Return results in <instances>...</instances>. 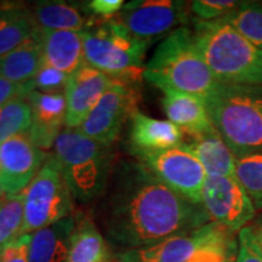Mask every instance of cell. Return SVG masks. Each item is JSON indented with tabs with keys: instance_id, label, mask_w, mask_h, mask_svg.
<instances>
[{
	"instance_id": "cell-23",
	"label": "cell",
	"mask_w": 262,
	"mask_h": 262,
	"mask_svg": "<svg viewBox=\"0 0 262 262\" xmlns=\"http://www.w3.org/2000/svg\"><path fill=\"white\" fill-rule=\"evenodd\" d=\"M35 29L81 32L86 22L77 6L64 2H38L29 5Z\"/></svg>"
},
{
	"instance_id": "cell-31",
	"label": "cell",
	"mask_w": 262,
	"mask_h": 262,
	"mask_svg": "<svg viewBox=\"0 0 262 262\" xmlns=\"http://www.w3.org/2000/svg\"><path fill=\"white\" fill-rule=\"evenodd\" d=\"M31 234H25L0 251V262H29Z\"/></svg>"
},
{
	"instance_id": "cell-18",
	"label": "cell",
	"mask_w": 262,
	"mask_h": 262,
	"mask_svg": "<svg viewBox=\"0 0 262 262\" xmlns=\"http://www.w3.org/2000/svg\"><path fill=\"white\" fill-rule=\"evenodd\" d=\"M130 119V140L136 153L160 152L182 143L183 133L169 120L156 119L139 111Z\"/></svg>"
},
{
	"instance_id": "cell-39",
	"label": "cell",
	"mask_w": 262,
	"mask_h": 262,
	"mask_svg": "<svg viewBox=\"0 0 262 262\" xmlns=\"http://www.w3.org/2000/svg\"><path fill=\"white\" fill-rule=\"evenodd\" d=\"M110 262H112V261H110ZM116 262H118V261H116Z\"/></svg>"
},
{
	"instance_id": "cell-25",
	"label": "cell",
	"mask_w": 262,
	"mask_h": 262,
	"mask_svg": "<svg viewBox=\"0 0 262 262\" xmlns=\"http://www.w3.org/2000/svg\"><path fill=\"white\" fill-rule=\"evenodd\" d=\"M221 19L262 50V4L242 2L234 11Z\"/></svg>"
},
{
	"instance_id": "cell-19",
	"label": "cell",
	"mask_w": 262,
	"mask_h": 262,
	"mask_svg": "<svg viewBox=\"0 0 262 262\" xmlns=\"http://www.w3.org/2000/svg\"><path fill=\"white\" fill-rule=\"evenodd\" d=\"M210 178H232L235 172L237 157L214 126L186 143Z\"/></svg>"
},
{
	"instance_id": "cell-3",
	"label": "cell",
	"mask_w": 262,
	"mask_h": 262,
	"mask_svg": "<svg viewBox=\"0 0 262 262\" xmlns=\"http://www.w3.org/2000/svg\"><path fill=\"white\" fill-rule=\"evenodd\" d=\"M193 25L196 47L219 83L262 86V50L222 19L193 18Z\"/></svg>"
},
{
	"instance_id": "cell-11",
	"label": "cell",
	"mask_w": 262,
	"mask_h": 262,
	"mask_svg": "<svg viewBox=\"0 0 262 262\" xmlns=\"http://www.w3.org/2000/svg\"><path fill=\"white\" fill-rule=\"evenodd\" d=\"M137 101L131 85L114 80L78 129L85 136L110 147L119 136L124 122L137 112Z\"/></svg>"
},
{
	"instance_id": "cell-36",
	"label": "cell",
	"mask_w": 262,
	"mask_h": 262,
	"mask_svg": "<svg viewBox=\"0 0 262 262\" xmlns=\"http://www.w3.org/2000/svg\"><path fill=\"white\" fill-rule=\"evenodd\" d=\"M8 193H6L5 192V189L4 188H3V186L2 185H0V203H2L3 201H4V199H6V198H8Z\"/></svg>"
},
{
	"instance_id": "cell-20",
	"label": "cell",
	"mask_w": 262,
	"mask_h": 262,
	"mask_svg": "<svg viewBox=\"0 0 262 262\" xmlns=\"http://www.w3.org/2000/svg\"><path fill=\"white\" fill-rule=\"evenodd\" d=\"M74 226L75 217L70 215L32 233L29 262H67Z\"/></svg>"
},
{
	"instance_id": "cell-37",
	"label": "cell",
	"mask_w": 262,
	"mask_h": 262,
	"mask_svg": "<svg viewBox=\"0 0 262 262\" xmlns=\"http://www.w3.org/2000/svg\"><path fill=\"white\" fill-rule=\"evenodd\" d=\"M234 257V256H233ZM233 257H229L228 258V260L227 261H226V262H234V260H235V258H234V260H233Z\"/></svg>"
},
{
	"instance_id": "cell-9",
	"label": "cell",
	"mask_w": 262,
	"mask_h": 262,
	"mask_svg": "<svg viewBox=\"0 0 262 262\" xmlns=\"http://www.w3.org/2000/svg\"><path fill=\"white\" fill-rule=\"evenodd\" d=\"M137 157L160 182L193 204L202 205L206 172L186 143L160 152L137 153Z\"/></svg>"
},
{
	"instance_id": "cell-4",
	"label": "cell",
	"mask_w": 262,
	"mask_h": 262,
	"mask_svg": "<svg viewBox=\"0 0 262 262\" xmlns=\"http://www.w3.org/2000/svg\"><path fill=\"white\" fill-rule=\"evenodd\" d=\"M205 102L212 126L237 159L262 153V86L220 84Z\"/></svg>"
},
{
	"instance_id": "cell-28",
	"label": "cell",
	"mask_w": 262,
	"mask_h": 262,
	"mask_svg": "<svg viewBox=\"0 0 262 262\" xmlns=\"http://www.w3.org/2000/svg\"><path fill=\"white\" fill-rule=\"evenodd\" d=\"M24 217L22 193L9 195L0 203V251L21 237Z\"/></svg>"
},
{
	"instance_id": "cell-32",
	"label": "cell",
	"mask_w": 262,
	"mask_h": 262,
	"mask_svg": "<svg viewBox=\"0 0 262 262\" xmlns=\"http://www.w3.org/2000/svg\"><path fill=\"white\" fill-rule=\"evenodd\" d=\"M234 262H262V256L253 243L248 227L239 231L237 255Z\"/></svg>"
},
{
	"instance_id": "cell-26",
	"label": "cell",
	"mask_w": 262,
	"mask_h": 262,
	"mask_svg": "<svg viewBox=\"0 0 262 262\" xmlns=\"http://www.w3.org/2000/svg\"><path fill=\"white\" fill-rule=\"evenodd\" d=\"M31 125L32 110L26 97L14 98L0 106V143L28 133Z\"/></svg>"
},
{
	"instance_id": "cell-34",
	"label": "cell",
	"mask_w": 262,
	"mask_h": 262,
	"mask_svg": "<svg viewBox=\"0 0 262 262\" xmlns=\"http://www.w3.org/2000/svg\"><path fill=\"white\" fill-rule=\"evenodd\" d=\"M33 90L32 84L18 85L5 79L0 75V106L5 104L9 101L18 97H27V95Z\"/></svg>"
},
{
	"instance_id": "cell-29",
	"label": "cell",
	"mask_w": 262,
	"mask_h": 262,
	"mask_svg": "<svg viewBox=\"0 0 262 262\" xmlns=\"http://www.w3.org/2000/svg\"><path fill=\"white\" fill-rule=\"evenodd\" d=\"M242 2L231 0H195L191 3V14L203 22L217 21L234 11Z\"/></svg>"
},
{
	"instance_id": "cell-1",
	"label": "cell",
	"mask_w": 262,
	"mask_h": 262,
	"mask_svg": "<svg viewBox=\"0 0 262 262\" xmlns=\"http://www.w3.org/2000/svg\"><path fill=\"white\" fill-rule=\"evenodd\" d=\"M102 226L120 247L137 249L209 224L202 205L173 192L141 164H126L102 206Z\"/></svg>"
},
{
	"instance_id": "cell-22",
	"label": "cell",
	"mask_w": 262,
	"mask_h": 262,
	"mask_svg": "<svg viewBox=\"0 0 262 262\" xmlns=\"http://www.w3.org/2000/svg\"><path fill=\"white\" fill-rule=\"evenodd\" d=\"M34 29L29 5L19 3L0 5V57L31 38Z\"/></svg>"
},
{
	"instance_id": "cell-6",
	"label": "cell",
	"mask_w": 262,
	"mask_h": 262,
	"mask_svg": "<svg viewBox=\"0 0 262 262\" xmlns=\"http://www.w3.org/2000/svg\"><path fill=\"white\" fill-rule=\"evenodd\" d=\"M54 146L55 157L73 199L89 203L102 195L111 178L108 146L71 127L61 131Z\"/></svg>"
},
{
	"instance_id": "cell-30",
	"label": "cell",
	"mask_w": 262,
	"mask_h": 262,
	"mask_svg": "<svg viewBox=\"0 0 262 262\" xmlns=\"http://www.w3.org/2000/svg\"><path fill=\"white\" fill-rule=\"evenodd\" d=\"M70 75L42 62L38 73L31 81L33 90L41 93H66Z\"/></svg>"
},
{
	"instance_id": "cell-8",
	"label": "cell",
	"mask_w": 262,
	"mask_h": 262,
	"mask_svg": "<svg viewBox=\"0 0 262 262\" xmlns=\"http://www.w3.org/2000/svg\"><path fill=\"white\" fill-rule=\"evenodd\" d=\"M191 3L178 0H135L124 4L112 18L140 40L150 42L188 24Z\"/></svg>"
},
{
	"instance_id": "cell-35",
	"label": "cell",
	"mask_w": 262,
	"mask_h": 262,
	"mask_svg": "<svg viewBox=\"0 0 262 262\" xmlns=\"http://www.w3.org/2000/svg\"><path fill=\"white\" fill-rule=\"evenodd\" d=\"M249 232H250L251 239H253V243L256 247L257 251L262 256V226L257 222H255L254 225L248 226Z\"/></svg>"
},
{
	"instance_id": "cell-16",
	"label": "cell",
	"mask_w": 262,
	"mask_h": 262,
	"mask_svg": "<svg viewBox=\"0 0 262 262\" xmlns=\"http://www.w3.org/2000/svg\"><path fill=\"white\" fill-rule=\"evenodd\" d=\"M163 108L169 122L191 139L212 127L205 98L171 89L163 90Z\"/></svg>"
},
{
	"instance_id": "cell-33",
	"label": "cell",
	"mask_w": 262,
	"mask_h": 262,
	"mask_svg": "<svg viewBox=\"0 0 262 262\" xmlns=\"http://www.w3.org/2000/svg\"><path fill=\"white\" fill-rule=\"evenodd\" d=\"M123 0H91L85 3V8L89 10L90 15L96 16L98 19L110 21L123 9Z\"/></svg>"
},
{
	"instance_id": "cell-5",
	"label": "cell",
	"mask_w": 262,
	"mask_h": 262,
	"mask_svg": "<svg viewBox=\"0 0 262 262\" xmlns=\"http://www.w3.org/2000/svg\"><path fill=\"white\" fill-rule=\"evenodd\" d=\"M85 64L113 80L131 85L145 78L143 66L149 44L134 37L113 19H94L81 31Z\"/></svg>"
},
{
	"instance_id": "cell-38",
	"label": "cell",
	"mask_w": 262,
	"mask_h": 262,
	"mask_svg": "<svg viewBox=\"0 0 262 262\" xmlns=\"http://www.w3.org/2000/svg\"><path fill=\"white\" fill-rule=\"evenodd\" d=\"M256 222H257V224H260V225L262 226V216H261V217H260V219H258V220H257Z\"/></svg>"
},
{
	"instance_id": "cell-12",
	"label": "cell",
	"mask_w": 262,
	"mask_h": 262,
	"mask_svg": "<svg viewBox=\"0 0 262 262\" xmlns=\"http://www.w3.org/2000/svg\"><path fill=\"white\" fill-rule=\"evenodd\" d=\"M231 231L210 221L203 227L173 235L148 247L118 254V262H188L199 249L217 241Z\"/></svg>"
},
{
	"instance_id": "cell-2",
	"label": "cell",
	"mask_w": 262,
	"mask_h": 262,
	"mask_svg": "<svg viewBox=\"0 0 262 262\" xmlns=\"http://www.w3.org/2000/svg\"><path fill=\"white\" fill-rule=\"evenodd\" d=\"M145 79L162 91L171 89L204 98L220 86L199 52L193 31L186 26L158 45L146 64Z\"/></svg>"
},
{
	"instance_id": "cell-7",
	"label": "cell",
	"mask_w": 262,
	"mask_h": 262,
	"mask_svg": "<svg viewBox=\"0 0 262 262\" xmlns=\"http://www.w3.org/2000/svg\"><path fill=\"white\" fill-rule=\"evenodd\" d=\"M22 235L32 234L70 216L73 196L55 155H49L35 178L22 192Z\"/></svg>"
},
{
	"instance_id": "cell-14",
	"label": "cell",
	"mask_w": 262,
	"mask_h": 262,
	"mask_svg": "<svg viewBox=\"0 0 262 262\" xmlns=\"http://www.w3.org/2000/svg\"><path fill=\"white\" fill-rule=\"evenodd\" d=\"M113 81L107 74L88 64L72 73L64 93L67 101L66 127L78 129Z\"/></svg>"
},
{
	"instance_id": "cell-13",
	"label": "cell",
	"mask_w": 262,
	"mask_h": 262,
	"mask_svg": "<svg viewBox=\"0 0 262 262\" xmlns=\"http://www.w3.org/2000/svg\"><path fill=\"white\" fill-rule=\"evenodd\" d=\"M48 156L32 142L28 133L0 143V185L8 195L24 192Z\"/></svg>"
},
{
	"instance_id": "cell-24",
	"label": "cell",
	"mask_w": 262,
	"mask_h": 262,
	"mask_svg": "<svg viewBox=\"0 0 262 262\" xmlns=\"http://www.w3.org/2000/svg\"><path fill=\"white\" fill-rule=\"evenodd\" d=\"M67 262H110L102 234L89 219L75 221Z\"/></svg>"
},
{
	"instance_id": "cell-27",
	"label": "cell",
	"mask_w": 262,
	"mask_h": 262,
	"mask_svg": "<svg viewBox=\"0 0 262 262\" xmlns=\"http://www.w3.org/2000/svg\"><path fill=\"white\" fill-rule=\"evenodd\" d=\"M234 178L250 196L256 210L262 209V153L237 159Z\"/></svg>"
},
{
	"instance_id": "cell-17",
	"label": "cell",
	"mask_w": 262,
	"mask_h": 262,
	"mask_svg": "<svg viewBox=\"0 0 262 262\" xmlns=\"http://www.w3.org/2000/svg\"><path fill=\"white\" fill-rule=\"evenodd\" d=\"M45 63L71 75L85 64L81 32L34 29Z\"/></svg>"
},
{
	"instance_id": "cell-21",
	"label": "cell",
	"mask_w": 262,
	"mask_h": 262,
	"mask_svg": "<svg viewBox=\"0 0 262 262\" xmlns=\"http://www.w3.org/2000/svg\"><path fill=\"white\" fill-rule=\"evenodd\" d=\"M42 62L40 42L33 33L18 48L0 57V75L11 83L26 85L33 80Z\"/></svg>"
},
{
	"instance_id": "cell-10",
	"label": "cell",
	"mask_w": 262,
	"mask_h": 262,
	"mask_svg": "<svg viewBox=\"0 0 262 262\" xmlns=\"http://www.w3.org/2000/svg\"><path fill=\"white\" fill-rule=\"evenodd\" d=\"M202 206L210 221L231 232L241 231L254 219L256 209L234 176H206L202 193Z\"/></svg>"
},
{
	"instance_id": "cell-15",
	"label": "cell",
	"mask_w": 262,
	"mask_h": 262,
	"mask_svg": "<svg viewBox=\"0 0 262 262\" xmlns=\"http://www.w3.org/2000/svg\"><path fill=\"white\" fill-rule=\"evenodd\" d=\"M26 98L32 110L29 139L41 150L50 149L66 125V94L32 90Z\"/></svg>"
}]
</instances>
